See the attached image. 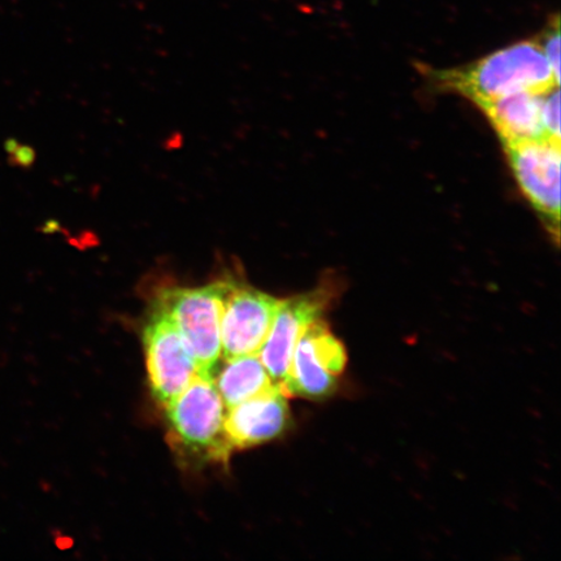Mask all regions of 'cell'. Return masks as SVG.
I'll use <instances>...</instances> for the list:
<instances>
[{
  "label": "cell",
  "instance_id": "cell-5",
  "mask_svg": "<svg viewBox=\"0 0 561 561\" xmlns=\"http://www.w3.org/2000/svg\"><path fill=\"white\" fill-rule=\"evenodd\" d=\"M518 186L557 242L560 237V144L549 139L503 145Z\"/></svg>",
  "mask_w": 561,
  "mask_h": 561
},
{
  "label": "cell",
  "instance_id": "cell-13",
  "mask_svg": "<svg viewBox=\"0 0 561 561\" xmlns=\"http://www.w3.org/2000/svg\"><path fill=\"white\" fill-rule=\"evenodd\" d=\"M542 124L546 138L560 144V91L559 87L546 91L542 98Z\"/></svg>",
  "mask_w": 561,
  "mask_h": 561
},
{
  "label": "cell",
  "instance_id": "cell-9",
  "mask_svg": "<svg viewBox=\"0 0 561 561\" xmlns=\"http://www.w3.org/2000/svg\"><path fill=\"white\" fill-rule=\"evenodd\" d=\"M289 421L286 394L275 386L228 410L226 431L231 448H248L277 438Z\"/></svg>",
  "mask_w": 561,
  "mask_h": 561
},
{
  "label": "cell",
  "instance_id": "cell-6",
  "mask_svg": "<svg viewBox=\"0 0 561 561\" xmlns=\"http://www.w3.org/2000/svg\"><path fill=\"white\" fill-rule=\"evenodd\" d=\"M346 350L324 322H313L294 350L289 375L283 385L286 396L324 399L332 396L345 370Z\"/></svg>",
  "mask_w": 561,
  "mask_h": 561
},
{
  "label": "cell",
  "instance_id": "cell-8",
  "mask_svg": "<svg viewBox=\"0 0 561 561\" xmlns=\"http://www.w3.org/2000/svg\"><path fill=\"white\" fill-rule=\"evenodd\" d=\"M336 289L333 280L321 284L318 289L289 300H280L268 336L259 353L273 383L283 389L289 375L294 350L300 336L331 306Z\"/></svg>",
  "mask_w": 561,
  "mask_h": 561
},
{
  "label": "cell",
  "instance_id": "cell-11",
  "mask_svg": "<svg viewBox=\"0 0 561 561\" xmlns=\"http://www.w3.org/2000/svg\"><path fill=\"white\" fill-rule=\"evenodd\" d=\"M224 360L226 364L216 368L213 378L227 411L277 386L273 383L259 354Z\"/></svg>",
  "mask_w": 561,
  "mask_h": 561
},
{
  "label": "cell",
  "instance_id": "cell-4",
  "mask_svg": "<svg viewBox=\"0 0 561 561\" xmlns=\"http://www.w3.org/2000/svg\"><path fill=\"white\" fill-rule=\"evenodd\" d=\"M144 343L152 394L168 407L201 376L198 364L184 335L156 304L144 329Z\"/></svg>",
  "mask_w": 561,
  "mask_h": 561
},
{
  "label": "cell",
  "instance_id": "cell-10",
  "mask_svg": "<svg viewBox=\"0 0 561 561\" xmlns=\"http://www.w3.org/2000/svg\"><path fill=\"white\" fill-rule=\"evenodd\" d=\"M543 94L520 91L476 105L485 114L502 145L547 139L542 124Z\"/></svg>",
  "mask_w": 561,
  "mask_h": 561
},
{
  "label": "cell",
  "instance_id": "cell-2",
  "mask_svg": "<svg viewBox=\"0 0 561 561\" xmlns=\"http://www.w3.org/2000/svg\"><path fill=\"white\" fill-rule=\"evenodd\" d=\"M230 279L201 287H173L158 294V305L184 335L199 375L214 377L221 357V318Z\"/></svg>",
  "mask_w": 561,
  "mask_h": 561
},
{
  "label": "cell",
  "instance_id": "cell-1",
  "mask_svg": "<svg viewBox=\"0 0 561 561\" xmlns=\"http://www.w3.org/2000/svg\"><path fill=\"white\" fill-rule=\"evenodd\" d=\"M430 76L437 88L474 104L520 91L542 94L560 83L537 38L517 42L471 65L433 70Z\"/></svg>",
  "mask_w": 561,
  "mask_h": 561
},
{
  "label": "cell",
  "instance_id": "cell-7",
  "mask_svg": "<svg viewBox=\"0 0 561 561\" xmlns=\"http://www.w3.org/2000/svg\"><path fill=\"white\" fill-rule=\"evenodd\" d=\"M279 305V299L230 279L221 318L224 359L261 353Z\"/></svg>",
  "mask_w": 561,
  "mask_h": 561
},
{
  "label": "cell",
  "instance_id": "cell-12",
  "mask_svg": "<svg viewBox=\"0 0 561 561\" xmlns=\"http://www.w3.org/2000/svg\"><path fill=\"white\" fill-rule=\"evenodd\" d=\"M539 45L547 61L551 66L553 73L560 79V18L559 13L551 16L545 30L537 37Z\"/></svg>",
  "mask_w": 561,
  "mask_h": 561
},
{
  "label": "cell",
  "instance_id": "cell-3",
  "mask_svg": "<svg viewBox=\"0 0 561 561\" xmlns=\"http://www.w3.org/2000/svg\"><path fill=\"white\" fill-rule=\"evenodd\" d=\"M172 437L196 459L227 461L231 450L226 431L227 409L214 378L198 376L165 407Z\"/></svg>",
  "mask_w": 561,
  "mask_h": 561
}]
</instances>
